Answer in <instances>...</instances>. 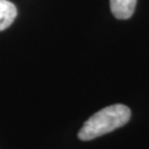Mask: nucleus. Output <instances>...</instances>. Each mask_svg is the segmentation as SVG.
Wrapping results in <instances>:
<instances>
[{
    "label": "nucleus",
    "instance_id": "nucleus-3",
    "mask_svg": "<svg viewBox=\"0 0 149 149\" xmlns=\"http://www.w3.org/2000/svg\"><path fill=\"white\" fill-rule=\"evenodd\" d=\"M16 6L9 0H0V31L9 28L17 17Z\"/></svg>",
    "mask_w": 149,
    "mask_h": 149
},
{
    "label": "nucleus",
    "instance_id": "nucleus-2",
    "mask_svg": "<svg viewBox=\"0 0 149 149\" xmlns=\"http://www.w3.org/2000/svg\"><path fill=\"white\" fill-rule=\"evenodd\" d=\"M137 0H111V9L117 19L126 20L133 16Z\"/></svg>",
    "mask_w": 149,
    "mask_h": 149
},
{
    "label": "nucleus",
    "instance_id": "nucleus-1",
    "mask_svg": "<svg viewBox=\"0 0 149 149\" xmlns=\"http://www.w3.org/2000/svg\"><path fill=\"white\" fill-rule=\"evenodd\" d=\"M130 119V109L126 105L115 104L91 116L79 132L81 140H92L124 126Z\"/></svg>",
    "mask_w": 149,
    "mask_h": 149
}]
</instances>
